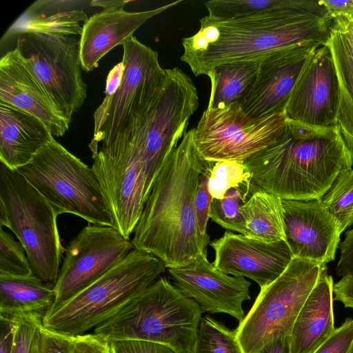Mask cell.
I'll use <instances>...</instances> for the list:
<instances>
[{"mask_svg": "<svg viewBox=\"0 0 353 353\" xmlns=\"http://www.w3.org/2000/svg\"><path fill=\"white\" fill-rule=\"evenodd\" d=\"M207 162L196 150L193 129L189 130L156 178L132 234L134 248L157 256L168 269L207 255L210 237L201 234L194 207Z\"/></svg>", "mask_w": 353, "mask_h": 353, "instance_id": "6da1fadb", "label": "cell"}, {"mask_svg": "<svg viewBox=\"0 0 353 353\" xmlns=\"http://www.w3.org/2000/svg\"><path fill=\"white\" fill-rule=\"evenodd\" d=\"M253 182L281 199H320L339 172L353 165V146L337 125L317 128L287 120L278 139L244 162Z\"/></svg>", "mask_w": 353, "mask_h": 353, "instance_id": "7a4b0ae2", "label": "cell"}, {"mask_svg": "<svg viewBox=\"0 0 353 353\" xmlns=\"http://www.w3.org/2000/svg\"><path fill=\"white\" fill-rule=\"evenodd\" d=\"M210 41L186 63L194 76L216 66L257 61L275 50L303 43L325 44L334 20L320 1L288 0L277 9L233 20L209 16Z\"/></svg>", "mask_w": 353, "mask_h": 353, "instance_id": "3957f363", "label": "cell"}, {"mask_svg": "<svg viewBox=\"0 0 353 353\" xmlns=\"http://www.w3.org/2000/svg\"><path fill=\"white\" fill-rule=\"evenodd\" d=\"M202 310L165 277L160 276L118 313L94 329L108 342L139 339L192 353Z\"/></svg>", "mask_w": 353, "mask_h": 353, "instance_id": "277c9868", "label": "cell"}, {"mask_svg": "<svg viewBox=\"0 0 353 353\" xmlns=\"http://www.w3.org/2000/svg\"><path fill=\"white\" fill-rule=\"evenodd\" d=\"M166 268L157 256L134 248L85 290L50 309L43 318V325L70 337L85 334L118 313Z\"/></svg>", "mask_w": 353, "mask_h": 353, "instance_id": "5b68a950", "label": "cell"}, {"mask_svg": "<svg viewBox=\"0 0 353 353\" xmlns=\"http://www.w3.org/2000/svg\"><path fill=\"white\" fill-rule=\"evenodd\" d=\"M57 216L17 170L0 163V227L10 229L23 246L33 274L53 287L65 252Z\"/></svg>", "mask_w": 353, "mask_h": 353, "instance_id": "8992f818", "label": "cell"}, {"mask_svg": "<svg viewBox=\"0 0 353 353\" xmlns=\"http://www.w3.org/2000/svg\"><path fill=\"white\" fill-rule=\"evenodd\" d=\"M17 170L58 216L71 214L89 223L114 228L112 214L92 168L55 139Z\"/></svg>", "mask_w": 353, "mask_h": 353, "instance_id": "52a82bcc", "label": "cell"}, {"mask_svg": "<svg viewBox=\"0 0 353 353\" xmlns=\"http://www.w3.org/2000/svg\"><path fill=\"white\" fill-rule=\"evenodd\" d=\"M325 264L293 257L285 271L261 289L252 307L234 330L243 353H259L270 341L290 335Z\"/></svg>", "mask_w": 353, "mask_h": 353, "instance_id": "ba28073f", "label": "cell"}, {"mask_svg": "<svg viewBox=\"0 0 353 353\" xmlns=\"http://www.w3.org/2000/svg\"><path fill=\"white\" fill-rule=\"evenodd\" d=\"M123 76L119 88L105 97L94 112V132L89 148L128 130L159 93L166 75L158 52L134 36L122 44Z\"/></svg>", "mask_w": 353, "mask_h": 353, "instance_id": "9c48e42d", "label": "cell"}, {"mask_svg": "<svg viewBox=\"0 0 353 353\" xmlns=\"http://www.w3.org/2000/svg\"><path fill=\"white\" fill-rule=\"evenodd\" d=\"M282 113L252 117L233 103L205 110L193 137L202 159L210 162H244L274 143L286 127Z\"/></svg>", "mask_w": 353, "mask_h": 353, "instance_id": "30bf717a", "label": "cell"}, {"mask_svg": "<svg viewBox=\"0 0 353 353\" xmlns=\"http://www.w3.org/2000/svg\"><path fill=\"white\" fill-rule=\"evenodd\" d=\"M198 107V92L192 79L177 67L166 69L159 93L134 125L150 174L159 173L187 132L190 118Z\"/></svg>", "mask_w": 353, "mask_h": 353, "instance_id": "8fae6325", "label": "cell"}, {"mask_svg": "<svg viewBox=\"0 0 353 353\" xmlns=\"http://www.w3.org/2000/svg\"><path fill=\"white\" fill-rule=\"evenodd\" d=\"M16 39L15 48L22 59L70 124L87 96V85L81 74L79 39L34 32L22 33Z\"/></svg>", "mask_w": 353, "mask_h": 353, "instance_id": "7c38bea8", "label": "cell"}, {"mask_svg": "<svg viewBox=\"0 0 353 353\" xmlns=\"http://www.w3.org/2000/svg\"><path fill=\"white\" fill-rule=\"evenodd\" d=\"M133 249L132 240L125 238L113 227L96 224L84 227L65 249L54 286L55 301L51 308L85 290Z\"/></svg>", "mask_w": 353, "mask_h": 353, "instance_id": "4fadbf2b", "label": "cell"}, {"mask_svg": "<svg viewBox=\"0 0 353 353\" xmlns=\"http://www.w3.org/2000/svg\"><path fill=\"white\" fill-rule=\"evenodd\" d=\"M338 76L327 44L318 47L298 78L284 114L288 121L317 128L337 125Z\"/></svg>", "mask_w": 353, "mask_h": 353, "instance_id": "5bb4252c", "label": "cell"}, {"mask_svg": "<svg viewBox=\"0 0 353 353\" xmlns=\"http://www.w3.org/2000/svg\"><path fill=\"white\" fill-rule=\"evenodd\" d=\"M322 45L299 43L260 59L254 82L241 103L244 112L252 117L284 112L298 78L316 49Z\"/></svg>", "mask_w": 353, "mask_h": 353, "instance_id": "9a60e30c", "label": "cell"}, {"mask_svg": "<svg viewBox=\"0 0 353 353\" xmlns=\"http://www.w3.org/2000/svg\"><path fill=\"white\" fill-rule=\"evenodd\" d=\"M214 266L221 272L246 277L263 289L274 281L293 259L286 241L267 242L241 234L225 232L210 243Z\"/></svg>", "mask_w": 353, "mask_h": 353, "instance_id": "2e32d148", "label": "cell"}, {"mask_svg": "<svg viewBox=\"0 0 353 353\" xmlns=\"http://www.w3.org/2000/svg\"><path fill=\"white\" fill-rule=\"evenodd\" d=\"M174 285L194 299L203 312L225 313L238 321L245 317L243 302L250 299L251 283L242 276L224 274L207 255L187 265L168 268Z\"/></svg>", "mask_w": 353, "mask_h": 353, "instance_id": "e0dca14e", "label": "cell"}, {"mask_svg": "<svg viewBox=\"0 0 353 353\" xmlns=\"http://www.w3.org/2000/svg\"><path fill=\"white\" fill-rule=\"evenodd\" d=\"M286 242L293 257L326 264L335 259L342 233L320 199H282Z\"/></svg>", "mask_w": 353, "mask_h": 353, "instance_id": "ac0fdd59", "label": "cell"}, {"mask_svg": "<svg viewBox=\"0 0 353 353\" xmlns=\"http://www.w3.org/2000/svg\"><path fill=\"white\" fill-rule=\"evenodd\" d=\"M0 101L39 118L53 137H62L70 123L59 112L17 48L0 59Z\"/></svg>", "mask_w": 353, "mask_h": 353, "instance_id": "d6986e66", "label": "cell"}, {"mask_svg": "<svg viewBox=\"0 0 353 353\" xmlns=\"http://www.w3.org/2000/svg\"><path fill=\"white\" fill-rule=\"evenodd\" d=\"M181 2L176 1L139 12L123 8L103 10L90 16L83 23L79 38L82 69L89 72L97 68L108 52L134 36L133 33L148 19Z\"/></svg>", "mask_w": 353, "mask_h": 353, "instance_id": "ffe728a7", "label": "cell"}, {"mask_svg": "<svg viewBox=\"0 0 353 353\" xmlns=\"http://www.w3.org/2000/svg\"><path fill=\"white\" fill-rule=\"evenodd\" d=\"M53 139L39 118L0 101V163L17 170Z\"/></svg>", "mask_w": 353, "mask_h": 353, "instance_id": "44dd1931", "label": "cell"}, {"mask_svg": "<svg viewBox=\"0 0 353 353\" xmlns=\"http://www.w3.org/2000/svg\"><path fill=\"white\" fill-rule=\"evenodd\" d=\"M333 279L324 271L301 307L290 333L292 353H312L334 331Z\"/></svg>", "mask_w": 353, "mask_h": 353, "instance_id": "7402d4cb", "label": "cell"}, {"mask_svg": "<svg viewBox=\"0 0 353 353\" xmlns=\"http://www.w3.org/2000/svg\"><path fill=\"white\" fill-rule=\"evenodd\" d=\"M80 1H37L33 3L5 32L1 44L25 32L49 35H80L83 23L88 19L86 13L75 8Z\"/></svg>", "mask_w": 353, "mask_h": 353, "instance_id": "603a6c76", "label": "cell"}, {"mask_svg": "<svg viewBox=\"0 0 353 353\" xmlns=\"http://www.w3.org/2000/svg\"><path fill=\"white\" fill-rule=\"evenodd\" d=\"M327 44L339 80L337 124L345 139L353 146V20L334 19Z\"/></svg>", "mask_w": 353, "mask_h": 353, "instance_id": "cb8c5ba5", "label": "cell"}, {"mask_svg": "<svg viewBox=\"0 0 353 353\" xmlns=\"http://www.w3.org/2000/svg\"><path fill=\"white\" fill-rule=\"evenodd\" d=\"M54 301V287L34 274L0 275V316L14 319L35 314L43 318Z\"/></svg>", "mask_w": 353, "mask_h": 353, "instance_id": "d4e9b609", "label": "cell"}, {"mask_svg": "<svg viewBox=\"0 0 353 353\" xmlns=\"http://www.w3.org/2000/svg\"><path fill=\"white\" fill-rule=\"evenodd\" d=\"M245 236L267 242L286 241L282 199L258 185L241 206Z\"/></svg>", "mask_w": 353, "mask_h": 353, "instance_id": "484cf974", "label": "cell"}, {"mask_svg": "<svg viewBox=\"0 0 353 353\" xmlns=\"http://www.w3.org/2000/svg\"><path fill=\"white\" fill-rule=\"evenodd\" d=\"M259 60L228 63L214 68L208 77L211 89L208 107L241 103L256 77Z\"/></svg>", "mask_w": 353, "mask_h": 353, "instance_id": "4316f807", "label": "cell"}, {"mask_svg": "<svg viewBox=\"0 0 353 353\" xmlns=\"http://www.w3.org/2000/svg\"><path fill=\"white\" fill-rule=\"evenodd\" d=\"M257 185L250 179L230 188L220 199H213L210 218L222 228L245 235V225L241 206Z\"/></svg>", "mask_w": 353, "mask_h": 353, "instance_id": "83f0119b", "label": "cell"}, {"mask_svg": "<svg viewBox=\"0 0 353 353\" xmlns=\"http://www.w3.org/2000/svg\"><path fill=\"white\" fill-rule=\"evenodd\" d=\"M336 219L342 232L353 224V170L340 171L326 193L320 199Z\"/></svg>", "mask_w": 353, "mask_h": 353, "instance_id": "f1b7e54d", "label": "cell"}, {"mask_svg": "<svg viewBox=\"0 0 353 353\" xmlns=\"http://www.w3.org/2000/svg\"><path fill=\"white\" fill-rule=\"evenodd\" d=\"M192 353H243L235 332L210 316L201 319Z\"/></svg>", "mask_w": 353, "mask_h": 353, "instance_id": "f546056e", "label": "cell"}, {"mask_svg": "<svg viewBox=\"0 0 353 353\" xmlns=\"http://www.w3.org/2000/svg\"><path fill=\"white\" fill-rule=\"evenodd\" d=\"M288 0H213L205 3L210 17L219 21L246 17L285 6Z\"/></svg>", "mask_w": 353, "mask_h": 353, "instance_id": "4dcf8cb0", "label": "cell"}, {"mask_svg": "<svg viewBox=\"0 0 353 353\" xmlns=\"http://www.w3.org/2000/svg\"><path fill=\"white\" fill-rule=\"evenodd\" d=\"M250 179V173L243 162H213L208 178V190L213 199H220L230 188L237 187Z\"/></svg>", "mask_w": 353, "mask_h": 353, "instance_id": "1f68e13d", "label": "cell"}, {"mask_svg": "<svg viewBox=\"0 0 353 353\" xmlns=\"http://www.w3.org/2000/svg\"><path fill=\"white\" fill-rule=\"evenodd\" d=\"M33 274L23 246L0 228V275L28 276Z\"/></svg>", "mask_w": 353, "mask_h": 353, "instance_id": "d6a6232c", "label": "cell"}, {"mask_svg": "<svg viewBox=\"0 0 353 353\" xmlns=\"http://www.w3.org/2000/svg\"><path fill=\"white\" fill-rule=\"evenodd\" d=\"M213 162L208 161L203 169L196 186L194 207L198 225L201 234L204 237H210L207 232L208 222L210 219L211 205L213 201L208 190V178Z\"/></svg>", "mask_w": 353, "mask_h": 353, "instance_id": "836d02e7", "label": "cell"}, {"mask_svg": "<svg viewBox=\"0 0 353 353\" xmlns=\"http://www.w3.org/2000/svg\"><path fill=\"white\" fill-rule=\"evenodd\" d=\"M17 325L12 353H32L43 317L26 314L16 318Z\"/></svg>", "mask_w": 353, "mask_h": 353, "instance_id": "e575fe53", "label": "cell"}, {"mask_svg": "<svg viewBox=\"0 0 353 353\" xmlns=\"http://www.w3.org/2000/svg\"><path fill=\"white\" fill-rule=\"evenodd\" d=\"M353 319L347 318L312 353H352Z\"/></svg>", "mask_w": 353, "mask_h": 353, "instance_id": "d590c367", "label": "cell"}, {"mask_svg": "<svg viewBox=\"0 0 353 353\" xmlns=\"http://www.w3.org/2000/svg\"><path fill=\"white\" fill-rule=\"evenodd\" d=\"M32 353H73V337L52 332L42 324Z\"/></svg>", "mask_w": 353, "mask_h": 353, "instance_id": "8d00e7d4", "label": "cell"}, {"mask_svg": "<svg viewBox=\"0 0 353 353\" xmlns=\"http://www.w3.org/2000/svg\"><path fill=\"white\" fill-rule=\"evenodd\" d=\"M110 353H176L168 346L139 339H119L108 342Z\"/></svg>", "mask_w": 353, "mask_h": 353, "instance_id": "74e56055", "label": "cell"}, {"mask_svg": "<svg viewBox=\"0 0 353 353\" xmlns=\"http://www.w3.org/2000/svg\"><path fill=\"white\" fill-rule=\"evenodd\" d=\"M73 353H110L109 343L94 333L73 337Z\"/></svg>", "mask_w": 353, "mask_h": 353, "instance_id": "f35d334b", "label": "cell"}, {"mask_svg": "<svg viewBox=\"0 0 353 353\" xmlns=\"http://www.w3.org/2000/svg\"><path fill=\"white\" fill-rule=\"evenodd\" d=\"M17 319L0 316V353H12Z\"/></svg>", "mask_w": 353, "mask_h": 353, "instance_id": "ab89813d", "label": "cell"}, {"mask_svg": "<svg viewBox=\"0 0 353 353\" xmlns=\"http://www.w3.org/2000/svg\"><path fill=\"white\" fill-rule=\"evenodd\" d=\"M334 300L353 309V275L342 276L333 286Z\"/></svg>", "mask_w": 353, "mask_h": 353, "instance_id": "60d3db41", "label": "cell"}, {"mask_svg": "<svg viewBox=\"0 0 353 353\" xmlns=\"http://www.w3.org/2000/svg\"><path fill=\"white\" fill-rule=\"evenodd\" d=\"M320 1L333 20L338 18L353 20V0H321Z\"/></svg>", "mask_w": 353, "mask_h": 353, "instance_id": "b9f144b4", "label": "cell"}, {"mask_svg": "<svg viewBox=\"0 0 353 353\" xmlns=\"http://www.w3.org/2000/svg\"><path fill=\"white\" fill-rule=\"evenodd\" d=\"M124 72L122 61L115 65L109 72L105 84V97H110L120 86Z\"/></svg>", "mask_w": 353, "mask_h": 353, "instance_id": "7bdbcfd3", "label": "cell"}, {"mask_svg": "<svg viewBox=\"0 0 353 353\" xmlns=\"http://www.w3.org/2000/svg\"><path fill=\"white\" fill-rule=\"evenodd\" d=\"M259 353H292L290 335L275 338L267 343Z\"/></svg>", "mask_w": 353, "mask_h": 353, "instance_id": "ee69618b", "label": "cell"}, {"mask_svg": "<svg viewBox=\"0 0 353 353\" xmlns=\"http://www.w3.org/2000/svg\"><path fill=\"white\" fill-rule=\"evenodd\" d=\"M130 2V1L119 0L91 1L90 6L101 7L103 8V10L123 8L124 6Z\"/></svg>", "mask_w": 353, "mask_h": 353, "instance_id": "f6af8a7d", "label": "cell"}, {"mask_svg": "<svg viewBox=\"0 0 353 353\" xmlns=\"http://www.w3.org/2000/svg\"><path fill=\"white\" fill-rule=\"evenodd\" d=\"M353 353V352H352Z\"/></svg>", "mask_w": 353, "mask_h": 353, "instance_id": "bcb514c9", "label": "cell"}]
</instances>
